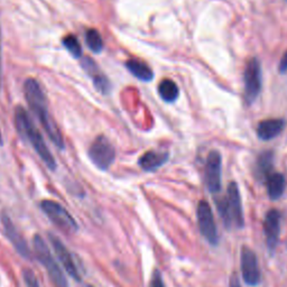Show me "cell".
<instances>
[{"instance_id":"e0dca14e","label":"cell","mask_w":287,"mask_h":287,"mask_svg":"<svg viewBox=\"0 0 287 287\" xmlns=\"http://www.w3.org/2000/svg\"><path fill=\"white\" fill-rule=\"evenodd\" d=\"M126 67L130 73L140 81L149 82L154 79V72L146 63L138 58H129L126 62Z\"/></svg>"},{"instance_id":"83f0119b","label":"cell","mask_w":287,"mask_h":287,"mask_svg":"<svg viewBox=\"0 0 287 287\" xmlns=\"http://www.w3.org/2000/svg\"><path fill=\"white\" fill-rule=\"evenodd\" d=\"M230 287H241L239 278L235 274H232V276L230 278Z\"/></svg>"},{"instance_id":"30bf717a","label":"cell","mask_w":287,"mask_h":287,"mask_svg":"<svg viewBox=\"0 0 287 287\" xmlns=\"http://www.w3.org/2000/svg\"><path fill=\"white\" fill-rule=\"evenodd\" d=\"M49 239L52 246L54 248L55 254L58 260L61 261V264L63 265V267L67 272L68 275H70L74 281H81V275L79 273V269L76 267V265L73 260V257H72L71 252L68 251L65 245L61 241V239H58V237L54 235L53 233H49Z\"/></svg>"},{"instance_id":"f1b7e54d","label":"cell","mask_w":287,"mask_h":287,"mask_svg":"<svg viewBox=\"0 0 287 287\" xmlns=\"http://www.w3.org/2000/svg\"><path fill=\"white\" fill-rule=\"evenodd\" d=\"M2 145H3V138H2L1 131H0V146H2Z\"/></svg>"},{"instance_id":"7a4b0ae2","label":"cell","mask_w":287,"mask_h":287,"mask_svg":"<svg viewBox=\"0 0 287 287\" xmlns=\"http://www.w3.org/2000/svg\"><path fill=\"white\" fill-rule=\"evenodd\" d=\"M15 126L19 136L32 145L34 151L37 153L41 160L45 163V165L52 171L57 169L55 158L53 157L52 153L50 152L45 140L43 139L40 130H38V128L32 120L31 115H28L27 111L20 106L16 107L15 109Z\"/></svg>"},{"instance_id":"d6986e66","label":"cell","mask_w":287,"mask_h":287,"mask_svg":"<svg viewBox=\"0 0 287 287\" xmlns=\"http://www.w3.org/2000/svg\"><path fill=\"white\" fill-rule=\"evenodd\" d=\"M158 93L163 100L169 104L176 101L179 94V90L177 84L171 79H164L161 81L160 85H158Z\"/></svg>"},{"instance_id":"52a82bcc","label":"cell","mask_w":287,"mask_h":287,"mask_svg":"<svg viewBox=\"0 0 287 287\" xmlns=\"http://www.w3.org/2000/svg\"><path fill=\"white\" fill-rule=\"evenodd\" d=\"M245 97L247 101L254 102L261 90V68L257 58H250L243 72Z\"/></svg>"},{"instance_id":"8992f818","label":"cell","mask_w":287,"mask_h":287,"mask_svg":"<svg viewBox=\"0 0 287 287\" xmlns=\"http://www.w3.org/2000/svg\"><path fill=\"white\" fill-rule=\"evenodd\" d=\"M196 216H198L199 229L210 245L216 246L219 241L218 237V230L216 222H214V216L212 209L207 201H200L198 204V210H196Z\"/></svg>"},{"instance_id":"f546056e","label":"cell","mask_w":287,"mask_h":287,"mask_svg":"<svg viewBox=\"0 0 287 287\" xmlns=\"http://www.w3.org/2000/svg\"><path fill=\"white\" fill-rule=\"evenodd\" d=\"M88 287H93V286H88Z\"/></svg>"},{"instance_id":"603a6c76","label":"cell","mask_w":287,"mask_h":287,"mask_svg":"<svg viewBox=\"0 0 287 287\" xmlns=\"http://www.w3.org/2000/svg\"><path fill=\"white\" fill-rule=\"evenodd\" d=\"M217 207H218V211H219L221 219L224 221L225 226L227 228H230L232 226V219H231V213L229 210V205H228V201H227V198H222V199H218L216 200Z\"/></svg>"},{"instance_id":"4316f807","label":"cell","mask_w":287,"mask_h":287,"mask_svg":"<svg viewBox=\"0 0 287 287\" xmlns=\"http://www.w3.org/2000/svg\"><path fill=\"white\" fill-rule=\"evenodd\" d=\"M278 67H280L281 73H285V72H287V51L285 52V54L283 55V57L280 62V66Z\"/></svg>"},{"instance_id":"cb8c5ba5","label":"cell","mask_w":287,"mask_h":287,"mask_svg":"<svg viewBox=\"0 0 287 287\" xmlns=\"http://www.w3.org/2000/svg\"><path fill=\"white\" fill-rule=\"evenodd\" d=\"M23 277H24V281L26 283V286L27 287H41L40 284H38V281L35 276V274H34L31 269H25L23 272Z\"/></svg>"},{"instance_id":"7402d4cb","label":"cell","mask_w":287,"mask_h":287,"mask_svg":"<svg viewBox=\"0 0 287 287\" xmlns=\"http://www.w3.org/2000/svg\"><path fill=\"white\" fill-rule=\"evenodd\" d=\"M63 45L74 58L82 57V47H81L78 38L73 35H67L63 38Z\"/></svg>"},{"instance_id":"9a60e30c","label":"cell","mask_w":287,"mask_h":287,"mask_svg":"<svg viewBox=\"0 0 287 287\" xmlns=\"http://www.w3.org/2000/svg\"><path fill=\"white\" fill-rule=\"evenodd\" d=\"M285 128V121L283 119H266L257 126V136L258 138L267 141L277 137Z\"/></svg>"},{"instance_id":"7c38bea8","label":"cell","mask_w":287,"mask_h":287,"mask_svg":"<svg viewBox=\"0 0 287 287\" xmlns=\"http://www.w3.org/2000/svg\"><path fill=\"white\" fill-rule=\"evenodd\" d=\"M264 231L268 249L274 251L277 247L281 232V214L277 210H271L267 212L264 221Z\"/></svg>"},{"instance_id":"ffe728a7","label":"cell","mask_w":287,"mask_h":287,"mask_svg":"<svg viewBox=\"0 0 287 287\" xmlns=\"http://www.w3.org/2000/svg\"><path fill=\"white\" fill-rule=\"evenodd\" d=\"M273 170V153L266 152L263 153L257 161V172H258L260 178L267 179L269 175L272 174Z\"/></svg>"},{"instance_id":"5bb4252c","label":"cell","mask_w":287,"mask_h":287,"mask_svg":"<svg viewBox=\"0 0 287 287\" xmlns=\"http://www.w3.org/2000/svg\"><path fill=\"white\" fill-rule=\"evenodd\" d=\"M82 67H83V70L92 78L94 87H96L98 91H99L101 94H105V96L110 93L111 91L110 81L99 70V67H98L96 62L92 61L90 57H85L82 59Z\"/></svg>"},{"instance_id":"ac0fdd59","label":"cell","mask_w":287,"mask_h":287,"mask_svg":"<svg viewBox=\"0 0 287 287\" xmlns=\"http://www.w3.org/2000/svg\"><path fill=\"white\" fill-rule=\"evenodd\" d=\"M267 192L269 198L273 200L280 199L286 187V181L284 175L281 173H272L266 179Z\"/></svg>"},{"instance_id":"3957f363","label":"cell","mask_w":287,"mask_h":287,"mask_svg":"<svg viewBox=\"0 0 287 287\" xmlns=\"http://www.w3.org/2000/svg\"><path fill=\"white\" fill-rule=\"evenodd\" d=\"M33 246L37 259L46 269V273L50 277L52 285L54 287H68L65 275L62 272L61 267L58 266L57 259L54 258L47 243L40 234L34 235Z\"/></svg>"},{"instance_id":"6da1fadb","label":"cell","mask_w":287,"mask_h":287,"mask_svg":"<svg viewBox=\"0 0 287 287\" xmlns=\"http://www.w3.org/2000/svg\"><path fill=\"white\" fill-rule=\"evenodd\" d=\"M25 99L31 108L32 113L36 115L38 121L41 122L43 129L52 140V143L59 149H64L63 136L59 132L57 126L55 125L53 118L51 117L49 104L41 84L35 79L28 78L24 83Z\"/></svg>"},{"instance_id":"d4e9b609","label":"cell","mask_w":287,"mask_h":287,"mask_svg":"<svg viewBox=\"0 0 287 287\" xmlns=\"http://www.w3.org/2000/svg\"><path fill=\"white\" fill-rule=\"evenodd\" d=\"M149 287H165L164 281H163V276L160 271L154 272V275L152 277L151 284H149Z\"/></svg>"},{"instance_id":"8fae6325","label":"cell","mask_w":287,"mask_h":287,"mask_svg":"<svg viewBox=\"0 0 287 287\" xmlns=\"http://www.w3.org/2000/svg\"><path fill=\"white\" fill-rule=\"evenodd\" d=\"M1 222L3 227V231H5L6 237L8 238L12 246L15 247V249L20 256H23L24 258L29 259L32 257L31 255V249L27 245L26 240H25L23 235L20 234V232L17 230L16 227L12 224V221L10 220V218L7 216V214H2L1 216Z\"/></svg>"},{"instance_id":"4fadbf2b","label":"cell","mask_w":287,"mask_h":287,"mask_svg":"<svg viewBox=\"0 0 287 287\" xmlns=\"http://www.w3.org/2000/svg\"><path fill=\"white\" fill-rule=\"evenodd\" d=\"M227 201H228L229 210L231 213V219H232V225L235 228H242L245 220H243L242 204L240 193L237 183L231 182L228 186V193H227Z\"/></svg>"},{"instance_id":"ba28073f","label":"cell","mask_w":287,"mask_h":287,"mask_svg":"<svg viewBox=\"0 0 287 287\" xmlns=\"http://www.w3.org/2000/svg\"><path fill=\"white\" fill-rule=\"evenodd\" d=\"M240 267L241 275L246 284L257 286L261 281V273L257 260V256L254 250L249 247L243 246L240 254Z\"/></svg>"},{"instance_id":"2e32d148","label":"cell","mask_w":287,"mask_h":287,"mask_svg":"<svg viewBox=\"0 0 287 287\" xmlns=\"http://www.w3.org/2000/svg\"><path fill=\"white\" fill-rule=\"evenodd\" d=\"M167 160H169V153L149 151L139 158L138 164L146 172H153L164 165Z\"/></svg>"},{"instance_id":"277c9868","label":"cell","mask_w":287,"mask_h":287,"mask_svg":"<svg viewBox=\"0 0 287 287\" xmlns=\"http://www.w3.org/2000/svg\"><path fill=\"white\" fill-rule=\"evenodd\" d=\"M41 209L49 217V219L54 225H57L59 229L66 231V232L78 231V224L63 205L52 200H44L41 202Z\"/></svg>"},{"instance_id":"44dd1931","label":"cell","mask_w":287,"mask_h":287,"mask_svg":"<svg viewBox=\"0 0 287 287\" xmlns=\"http://www.w3.org/2000/svg\"><path fill=\"white\" fill-rule=\"evenodd\" d=\"M85 43L93 53H100L104 49V40L97 29H88L85 33Z\"/></svg>"},{"instance_id":"484cf974","label":"cell","mask_w":287,"mask_h":287,"mask_svg":"<svg viewBox=\"0 0 287 287\" xmlns=\"http://www.w3.org/2000/svg\"><path fill=\"white\" fill-rule=\"evenodd\" d=\"M2 87V41H1V27H0V91Z\"/></svg>"},{"instance_id":"5b68a950","label":"cell","mask_w":287,"mask_h":287,"mask_svg":"<svg viewBox=\"0 0 287 287\" xmlns=\"http://www.w3.org/2000/svg\"><path fill=\"white\" fill-rule=\"evenodd\" d=\"M90 160L101 171H107L115 158V151L113 144L106 136H98L89 147Z\"/></svg>"},{"instance_id":"9c48e42d","label":"cell","mask_w":287,"mask_h":287,"mask_svg":"<svg viewBox=\"0 0 287 287\" xmlns=\"http://www.w3.org/2000/svg\"><path fill=\"white\" fill-rule=\"evenodd\" d=\"M222 158L218 151L209 153L205 163V183L211 193H218L221 188Z\"/></svg>"}]
</instances>
